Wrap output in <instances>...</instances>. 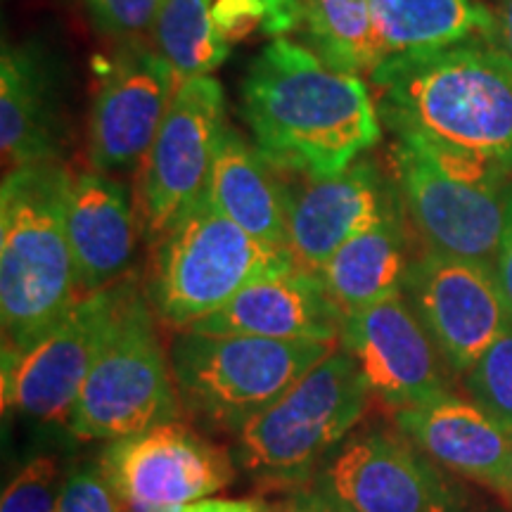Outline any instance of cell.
Listing matches in <instances>:
<instances>
[{"mask_svg":"<svg viewBox=\"0 0 512 512\" xmlns=\"http://www.w3.org/2000/svg\"><path fill=\"white\" fill-rule=\"evenodd\" d=\"M178 81L152 43L121 41L100 60L86 155L102 174H136L155 143Z\"/></svg>","mask_w":512,"mask_h":512,"instance_id":"cell-11","label":"cell"},{"mask_svg":"<svg viewBox=\"0 0 512 512\" xmlns=\"http://www.w3.org/2000/svg\"><path fill=\"white\" fill-rule=\"evenodd\" d=\"M67 230L79 292L91 294L119 283L131 268L140 233L131 188L95 169L72 174Z\"/></svg>","mask_w":512,"mask_h":512,"instance_id":"cell-19","label":"cell"},{"mask_svg":"<svg viewBox=\"0 0 512 512\" xmlns=\"http://www.w3.org/2000/svg\"><path fill=\"white\" fill-rule=\"evenodd\" d=\"M268 505L259 498H202L190 505H183L178 512H266Z\"/></svg>","mask_w":512,"mask_h":512,"instance_id":"cell-34","label":"cell"},{"mask_svg":"<svg viewBox=\"0 0 512 512\" xmlns=\"http://www.w3.org/2000/svg\"><path fill=\"white\" fill-rule=\"evenodd\" d=\"M489 43L512 60V0H496L491 10Z\"/></svg>","mask_w":512,"mask_h":512,"instance_id":"cell-35","label":"cell"},{"mask_svg":"<svg viewBox=\"0 0 512 512\" xmlns=\"http://www.w3.org/2000/svg\"><path fill=\"white\" fill-rule=\"evenodd\" d=\"M264 5V27L261 34L278 38L299 34L304 15V0H261Z\"/></svg>","mask_w":512,"mask_h":512,"instance_id":"cell-31","label":"cell"},{"mask_svg":"<svg viewBox=\"0 0 512 512\" xmlns=\"http://www.w3.org/2000/svg\"><path fill=\"white\" fill-rule=\"evenodd\" d=\"M157 316L136 280L110 342L83 382L67 422L81 441H119L178 420L171 358L157 332Z\"/></svg>","mask_w":512,"mask_h":512,"instance_id":"cell-7","label":"cell"},{"mask_svg":"<svg viewBox=\"0 0 512 512\" xmlns=\"http://www.w3.org/2000/svg\"><path fill=\"white\" fill-rule=\"evenodd\" d=\"M266 512H344L339 510L335 503L320 496L318 491L309 489V486H297L290 496L280 498L273 505H268Z\"/></svg>","mask_w":512,"mask_h":512,"instance_id":"cell-32","label":"cell"},{"mask_svg":"<svg viewBox=\"0 0 512 512\" xmlns=\"http://www.w3.org/2000/svg\"><path fill=\"white\" fill-rule=\"evenodd\" d=\"M138 278L126 275L79 302L27 349H3V408L43 425L67 427L79 392L110 342Z\"/></svg>","mask_w":512,"mask_h":512,"instance_id":"cell-8","label":"cell"},{"mask_svg":"<svg viewBox=\"0 0 512 512\" xmlns=\"http://www.w3.org/2000/svg\"><path fill=\"white\" fill-rule=\"evenodd\" d=\"M337 347L354 358L373 399L394 413L448 394L446 361L403 292L344 316Z\"/></svg>","mask_w":512,"mask_h":512,"instance_id":"cell-14","label":"cell"},{"mask_svg":"<svg viewBox=\"0 0 512 512\" xmlns=\"http://www.w3.org/2000/svg\"><path fill=\"white\" fill-rule=\"evenodd\" d=\"M57 512H124V503L100 463H86L64 477Z\"/></svg>","mask_w":512,"mask_h":512,"instance_id":"cell-29","label":"cell"},{"mask_svg":"<svg viewBox=\"0 0 512 512\" xmlns=\"http://www.w3.org/2000/svg\"><path fill=\"white\" fill-rule=\"evenodd\" d=\"M373 399L356 361L335 349L238 434V460L275 486L304 484L354 432Z\"/></svg>","mask_w":512,"mask_h":512,"instance_id":"cell-5","label":"cell"},{"mask_svg":"<svg viewBox=\"0 0 512 512\" xmlns=\"http://www.w3.org/2000/svg\"><path fill=\"white\" fill-rule=\"evenodd\" d=\"M64 477L55 458L27 460L3 489L0 512H57Z\"/></svg>","mask_w":512,"mask_h":512,"instance_id":"cell-27","label":"cell"},{"mask_svg":"<svg viewBox=\"0 0 512 512\" xmlns=\"http://www.w3.org/2000/svg\"><path fill=\"white\" fill-rule=\"evenodd\" d=\"M240 114L266 162L285 176L332 178L380 143L377 102L361 76L278 38L240 83Z\"/></svg>","mask_w":512,"mask_h":512,"instance_id":"cell-1","label":"cell"},{"mask_svg":"<svg viewBox=\"0 0 512 512\" xmlns=\"http://www.w3.org/2000/svg\"><path fill=\"white\" fill-rule=\"evenodd\" d=\"M297 266L287 247H273L211 207L207 195L152 245L147 299L157 320L183 332L221 311L256 280Z\"/></svg>","mask_w":512,"mask_h":512,"instance_id":"cell-4","label":"cell"},{"mask_svg":"<svg viewBox=\"0 0 512 512\" xmlns=\"http://www.w3.org/2000/svg\"><path fill=\"white\" fill-rule=\"evenodd\" d=\"M342 320L344 313L330 297L323 275L294 266L256 280L188 332L339 344Z\"/></svg>","mask_w":512,"mask_h":512,"instance_id":"cell-18","label":"cell"},{"mask_svg":"<svg viewBox=\"0 0 512 512\" xmlns=\"http://www.w3.org/2000/svg\"><path fill=\"white\" fill-rule=\"evenodd\" d=\"M211 15H214L216 29L228 43L247 41L264 27L261 0H214Z\"/></svg>","mask_w":512,"mask_h":512,"instance_id":"cell-30","label":"cell"},{"mask_svg":"<svg viewBox=\"0 0 512 512\" xmlns=\"http://www.w3.org/2000/svg\"><path fill=\"white\" fill-rule=\"evenodd\" d=\"M451 512H465V510H458V508H456V510H451Z\"/></svg>","mask_w":512,"mask_h":512,"instance_id":"cell-37","label":"cell"},{"mask_svg":"<svg viewBox=\"0 0 512 512\" xmlns=\"http://www.w3.org/2000/svg\"><path fill=\"white\" fill-rule=\"evenodd\" d=\"M67 74L43 38L5 43L0 57V150L8 171L62 162L69 145Z\"/></svg>","mask_w":512,"mask_h":512,"instance_id":"cell-17","label":"cell"},{"mask_svg":"<svg viewBox=\"0 0 512 512\" xmlns=\"http://www.w3.org/2000/svg\"><path fill=\"white\" fill-rule=\"evenodd\" d=\"M204 195L252 238L290 249L285 178L235 126L226 124Z\"/></svg>","mask_w":512,"mask_h":512,"instance_id":"cell-21","label":"cell"},{"mask_svg":"<svg viewBox=\"0 0 512 512\" xmlns=\"http://www.w3.org/2000/svg\"><path fill=\"white\" fill-rule=\"evenodd\" d=\"M100 36L114 43L150 38L164 0H79Z\"/></svg>","mask_w":512,"mask_h":512,"instance_id":"cell-28","label":"cell"},{"mask_svg":"<svg viewBox=\"0 0 512 512\" xmlns=\"http://www.w3.org/2000/svg\"><path fill=\"white\" fill-rule=\"evenodd\" d=\"M403 297L418 313L446 366L465 375L503 332L512 309L496 266L427 249L411 261Z\"/></svg>","mask_w":512,"mask_h":512,"instance_id":"cell-12","label":"cell"},{"mask_svg":"<svg viewBox=\"0 0 512 512\" xmlns=\"http://www.w3.org/2000/svg\"><path fill=\"white\" fill-rule=\"evenodd\" d=\"M100 467L124 505L181 510L233 484V460L181 420L112 441Z\"/></svg>","mask_w":512,"mask_h":512,"instance_id":"cell-13","label":"cell"},{"mask_svg":"<svg viewBox=\"0 0 512 512\" xmlns=\"http://www.w3.org/2000/svg\"><path fill=\"white\" fill-rule=\"evenodd\" d=\"M299 36L335 72L370 76L380 67L368 0H304Z\"/></svg>","mask_w":512,"mask_h":512,"instance_id":"cell-24","label":"cell"},{"mask_svg":"<svg viewBox=\"0 0 512 512\" xmlns=\"http://www.w3.org/2000/svg\"><path fill=\"white\" fill-rule=\"evenodd\" d=\"M496 273L498 280H501L505 297H508V304L512 309V185L508 192V211H505V226L501 235V245H498V256H496Z\"/></svg>","mask_w":512,"mask_h":512,"instance_id":"cell-33","label":"cell"},{"mask_svg":"<svg viewBox=\"0 0 512 512\" xmlns=\"http://www.w3.org/2000/svg\"><path fill=\"white\" fill-rule=\"evenodd\" d=\"M211 5L214 0H164L152 24L147 41L169 64L178 86L209 76L228 60L230 43L216 29Z\"/></svg>","mask_w":512,"mask_h":512,"instance_id":"cell-25","label":"cell"},{"mask_svg":"<svg viewBox=\"0 0 512 512\" xmlns=\"http://www.w3.org/2000/svg\"><path fill=\"white\" fill-rule=\"evenodd\" d=\"M396 427L446 470L503 494L512 432L477 401L444 394L394 413Z\"/></svg>","mask_w":512,"mask_h":512,"instance_id":"cell-20","label":"cell"},{"mask_svg":"<svg viewBox=\"0 0 512 512\" xmlns=\"http://www.w3.org/2000/svg\"><path fill=\"white\" fill-rule=\"evenodd\" d=\"M280 174V171H278ZM287 238L297 266L320 273L332 254L401 207L394 176L363 155L332 178L285 176Z\"/></svg>","mask_w":512,"mask_h":512,"instance_id":"cell-16","label":"cell"},{"mask_svg":"<svg viewBox=\"0 0 512 512\" xmlns=\"http://www.w3.org/2000/svg\"><path fill=\"white\" fill-rule=\"evenodd\" d=\"M302 486L344 512H451L458 496L406 434H349Z\"/></svg>","mask_w":512,"mask_h":512,"instance_id":"cell-10","label":"cell"},{"mask_svg":"<svg viewBox=\"0 0 512 512\" xmlns=\"http://www.w3.org/2000/svg\"><path fill=\"white\" fill-rule=\"evenodd\" d=\"M503 496L512 503V453H510V465H508V479H505V491Z\"/></svg>","mask_w":512,"mask_h":512,"instance_id":"cell-36","label":"cell"},{"mask_svg":"<svg viewBox=\"0 0 512 512\" xmlns=\"http://www.w3.org/2000/svg\"><path fill=\"white\" fill-rule=\"evenodd\" d=\"M380 119L512 169V60L484 38L396 57L370 74Z\"/></svg>","mask_w":512,"mask_h":512,"instance_id":"cell-2","label":"cell"},{"mask_svg":"<svg viewBox=\"0 0 512 512\" xmlns=\"http://www.w3.org/2000/svg\"><path fill=\"white\" fill-rule=\"evenodd\" d=\"M72 171L48 162L8 171L0 190L3 349L22 351L79 302L67 230Z\"/></svg>","mask_w":512,"mask_h":512,"instance_id":"cell-3","label":"cell"},{"mask_svg":"<svg viewBox=\"0 0 512 512\" xmlns=\"http://www.w3.org/2000/svg\"><path fill=\"white\" fill-rule=\"evenodd\" d=\"M470 399L512 432V328L465 373Z\"/></svg>","mask_w":512,"mask_h":512,"instance_id":"cell-26","label":"cell"},{"mask_svg":"<svg viewBox=\"0 0 512 512\" xmlns=\"http://www.w3.org/2000/svg\"><path fill=\"white\" fill-rule=\"evenodd\" d=\"M403 204L380 223L339 247L320 268L323 283L344 316L403 292L408 268V233Z\"/></svg>","mask_w":512,"mask_h":512,"instance_id":"cell-22","label":"cell"},{"mask_svg":"<svg viewBox=\"0 0 512 512\" xmlns=\"http://www.w3.org/2000/svg\"><path fill=\"white\" fill-rule=\"evenodd\" d=\"M380 64L491 34V10L475 0H368Z\"/></svg>","mask_w":512,"mask_h":512,"instance_id":"cell-23","label":"cell"},{"mask_svg":"<svg viewBox=\"0 0 512 512\" xmlns=\"http://www.w3.org/2000/svg\"><path fill=\"white\" fill-rule=\"evenodd\" d=\"M337 344L283 342L242 335L176 332L169 358L185 413L221 432L240 434Z\"/></svg>","mask_w":512,"mask_h":512,"instance_id":"cell-6","label":"cell"},{"mask_svg":"<svg viewBox=\"0 0 512 512\" xmlns=\"http://www.w3.org/2000/svg\"><path fill=\"white\" fill-rule=\"evenodd\" d=\"M226 95L211 76L183 81L138 174L140 230L150 245L195 209L226 131Z\"/></svg>","mask_w":512,"mask_h":512,"instance_id":"cell-9","label":"cell"},{"mask_svg":"<svg viewBox=\"0 0 512 512\" xmlns=\"http://www.w3.org/2000/svg\"><path fill=\"white\" fill-rule=\"evenodd\" d=\"M392 176L413 226L437 252L496 266L508 192L460 183L406 140L394 138Z\"/></svg>","mask_w":512,"mask_h":512,"instance_id":"cell-15","label":"cell"}]
</instances>
